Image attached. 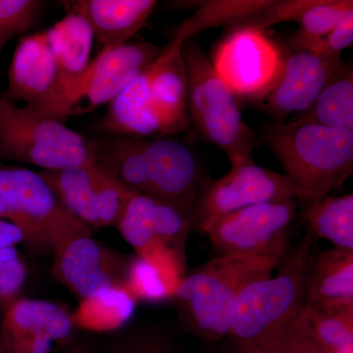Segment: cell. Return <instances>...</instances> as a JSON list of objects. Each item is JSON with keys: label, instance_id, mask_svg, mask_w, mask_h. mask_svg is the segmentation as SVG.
Listing matches in <instances>:
<instances>
[{"label": "cell", "instance_id": "6da1fadb", "mask_svg": "<svg viewBox=\"0 0 353 353\" xmlns=\"http://www.w3.org/2000/svg\"><path fill=\"white\" fill-rule=\"evenodd\" d=\"M314 236L306 232L274 277L254 281L232 304L227 338L233 353H275L306 304Z\"/></svg>", "mask_w": 353, "mask_h": 353}, {"label": "cell", "instance_id": "7a4b0ae2", "mask_svg": "<svg viewBox=\"0 0 353 353\" xmlns=\"http://www.w3.org/2000/svg\"><path fill=\"white\" fill-rule=\"evenodd\" d=\"M263 139L299 190L303 208L329 196L352 176V131L287 121L267 125Z\"/></svg>", "mask_w": 353, "mask_h": 353}, {"label": "cell", "instance_id": "3957f363", "mask_svg": "<svg viewBox=\"0 0 353 353\" xmlns=\"http://www.w3.org/2000/svg\"><path fill=\"white\" fill-rule=\"evenodd\" d=\"M285 253L220 255L190 272L173 296L188 329L208 343L227 338L230 310L239 292L271 276Z\"/></svg>", "mask_w": 353, "mask_h": 353}, {"label": "cell", "instance_id": "277c9868", "mask_svg": "<svg viewBox=\"0 0 353 353\" xmlns=\"http://www.w3.org/2000/svg\"><path fill=\"white\" fill-rule=\"evenodd\" d=\"M182 55L188 77L190 124L226 153L231 164L254 160L252 153L259 138L241 117L236 95L216 73L196 41H183Z\"/></svg>", "mask_w": 353, "mask_h": 353}, {"label": "cell", "instance_id": "5b68a950", "mask_svg": "<svg viewBox=\"0 0 353 353\" xmlns=\"http://www.w3.org/2000/svg\"><path fill=\"white\" fill-rule=\"evenodd\" d=\"M0 218L15 225L23 243L38 253L53 252L73 236H92L43 175L24 167L0 164Z\"/></svg>", "mask_w": 353, "mask_h": 353}, {"label": "cell", "instance_id": "8992f818", "mask_svg": "<svg viewBox=\"0 0 353 353\" xmlns=\"http://www.w3.org/2000/svg\"><path fill=\"white\" fill-rule=\"evenodd\" d=\"M0 159L57 171L95 160L94 143L61 121L0 95Z\"/></svg>", "mask_w": 353, "mask_h": 353}, {"label": "cell", "instance_id": "52a82bcc", "mask_svg": "<svg viewBox=\"0 0 353 353\" xmlns=\"http://www.w3.org/2000/svg\"><path fill=\"white\" fill-rule=\"evenodd\" d=\"M162 50L148 41L103 48L82 73L60 78L50 99L32 109L61 122L92 112L115 99Z\"/></svg>", "mask_w": 353, "mask_h": 353}, {"label": "cell", "instance_id": "ba28073f", "mask_svg": "<svg viewBox=\"0 0 353 353\" xmlns=\"http://www.w3.org/2000/svg\"><path fill=\"white\" fill-rule=\"evenodd\" d=\"M210 61L236 99L259 104L278 85L285 57L265 30L243 24L218 43Z\"/></svg>", "mask_w": 353, "mask_h": 353}, {"label": "cell", "instance_id": "9c48e42d", "mask_svg": "<svg viewBox=\"0 0 353 353\" xmlns=\"http://www.w3.org/2000/svg\"><path fill=\"white\" fill-rule=\"evenodd\" d=\"M299 192L285 174L259 166L254 160L231 164L226 175L205 180L190 210V222L208 234L216 223L231 213L263 202L296 199Z\"/></svg>", "mask_w": 353, "mask_h": 353}, {"label": "cell", "instance_id": "30bf717a", "mask_svg": "<svg viewBox=\"0 0 353 353\" xmlns=\"http://www.w3.org/2000/svg\"><path fill=\"white\" fill-rule=\"evenodd\" d=\"M41 174L65 208L90 230L115 226L128 199L134 194L97 160Z\"/></svg>", "mask_w": 353, "mask_h": 353}, {"label": "cell", "instance_id": "8fae6325", "mask_svg": "<svg viewBox=\"0 0 353 353\" xmlns=\"http://www.w3.org/2000/svg\"><path fill=\"white\" fill-rule=\"evenodd\" d=\"M296 199L248 206L223 218L208 236L221 255H257L287 250L288 228L294 219Z\"/></svg>", "mask_w": 353, "mask_h": 353}, {"label": "cell", "instance_id": "7c38bea8", "mask_svg": "<svg viewBox=\"0 0 353 353\" xmlns=\"http://www.w3.org/2000/svg\"><path fill=\"white\" fill-rule=\"evenodd\" d=\"M53 255L55 277L83 299L124 288L130 260L113 254L92 236H73L58 246Z\"/></svg>", "mask_w": 353, "mask_h": 353}, {"label": "cell", "instance_id": "4fadbf2b", "mask_svg": "<svg viewBox=\"0 0 353 353\" xmlns=\"http://www.w3.org/2000/svg\"><path fill=\"white\" fill-rule=\"evenodd\" d=\"M115 226L138 255L162 246L182 257L192 227L187 209L136 192L128 199Z\"/></svg>", "mask_w": 353, "mask_h": 353}, {"label": "cell", "instance_id": "5bb4252c", "mask_svg": "<svg viewBox=\"0 0 353 353\" xmlns=\"http://www.w3.org/2000/svg\"><path fill=\"white\" fill-rule=\"evenodd\" d=\"M146 194L192 210L204 181L199 160L189 146L176 139H143Z\"/></svg>", "mask_w": 353, "mask_h": 353}, {"label": "cell", "instance_id": "9a60e30c", "mask_svg": "<svg viewBox=\"0 0 353 353\" xmlns=\"http://www.w3.org/2000/svg\"><path fill=\"white\" fill-rule=\"evenodd\" d=\"M343 64L341 58L324 57L309 50H292L285 57L278 85L259 105L271 116L273 123L287 122L290 116L312 105Z\"/></svg>", "mask_w": 353, "mask_h": 353}, {"label": "cell", "instance_id": "2e32d148", "mask_svg": "<svg viewBox=\"0 0 353 353\" xmlns=\"http://www.w3.org/2000/svg\"><path fill=\"white\" fill-rule=\"evenodd\" d=\"M74 329L73 317L61 306L41 299L9 304L0 322V339L8 353H50Z\"/></svg>", "mask_w": 353, "mask_h": 353}, {"label": "cell", "instance_id": "e0dca14e", "mask_svg": "<svg viewBox=\"0 0 353 353\" xmlns=\"http://www.w3.org/2000/svg\"><path fill=\"white\" fill-rule=\"evenodd\" d=\"M60 76L46 32L23 37L14 51L6 94L14 101L38 108L54 92Z\"/></svg>", "mask_w": 353, "mask_h": 353}, {"label": "cell", "instance_id": "ac0fdd59", "mask_svg": "<svg viewBox=\"0 0 353 353\" xmlns=\"http://www.w3.org/2000/svg\"><path fill=\"white\" fill-rule=\"evenodd\" d=\"M185 41L176 34L152 63L150 103L163 121L165 136L185 132L190 127L188 77L182 55Z\"/></svg>", "mask_w": 353, "mask_h": 353}, {"label": "cell", "instance_id": "d6986e66", "mask_svg": "<svg viewBox=\"0 0 353 353\" xmlns=\"http://www.w3.org/2000/svg\"><path fill=\"white\" fill-rule=\"evenodd\" d=\"M70 6L85 15L94 37L103 48H118L145 25L152 16L155 0H79Z\"/></svg>", "mask_w": 353, "mask_h": 353}, {"label": "cell", "instance_id": "ffe728a7", "mask_svg": "<svg viewBox=\"0 0 353 353\" xmlns=\"http://www.w3.org/2000/svg\"><path fill=\"white\" fill-rule=\"evenodd\" d=\"M353 303V252L334 248L313 256L306 283V304Z\"/></svg>", "mask_w": 353, "mask_h": 353}, {"label": "cell", "instance_id": "44dd1931", "mask_svg": "<svg viewBox=\"0 0 353 353\" xmlns=\"http://www.w3.org/2000/svg\"><path fill=\"white\" fill-rule=\"evenodd\" d=\"M46 34L59 66L60 78L78 75L87 68L94 34L83 13L70 6L66 16Z\"/></svg>", "mask_w": 353, "mask_h": 353}, {"label": "cell", "instance_id": "7402d4cb", "mask_svg": "<svg viewBox=\"0 0 353 353\" xmlns=\"http://www.w3.org/2000/svg\"><path fill=\"white\" fill-rule=\"evenodd\" d=\"M299 327L330 353H353V303L305 304Z\"/></svg>", "mask_w": 353, "mask_h": 353}, {"label": "cell", "instance_id": "603a6c76", "mask_svg": "<svg viewBox=\"0 0 353 353\" xmlns=\"http://www.w3.org/2000/svg\"><path fill=\"white\" fill-rule=\"evenodd\" d=\"M290 121L353 132L352 67L343 62L339 73L320 92L312 105Z\"/></svg>", "mask_w": 353, "mask_h": 353}, {"label": "cell", "instance_id": "cb8c5ba5", "mask_svg": "<svg viewBox=\"0 0 353 353\" xmlns=\"http://www.w3.org/2000/svg\"><path fill=\"white\" fill-rule=\"evenodd\" d=\"M303 218L313 236L331 241L334 248L353 252V194L327 196L303 206Z\"/></svg>", "mask_w": 353, "mask_h": 353}, {"label": "cell", "instance_id": "d4e9b609", "mask_svg": "<svg viewBox=\"0 0 353 353\" xmlns=\"http://www.w3.org/2000/svg\"><path fill=\"white\" fill-rule=\"evenodd\" d=\"M192 17L185 20L176 34L185 39L197 32L222 26L245 24L272 3V0H214L201 1Z\"/></svg>", "mask_w": 353, "mask_h": 353}, {"label": "cell", "instance_id": "484cf974", "mask_svg": "<svg viewBox=\"0 0 353 353\" xmlns=\"http://www.w3.org/2000/svg\"><path fill=\"white\" fill-rule=\"evenodd\" d=\"M353 13L352 0H316L296 22L299 31L290 39L292 50H314L348 14Z\"/></svg>", "mask_w": 353, "mask_h": 353}, {"label": "cell", "instance_id": "4316f807", "mask_svg": "<svg viewBox=\"0 0 353 353\" xmlns=\"http://www.w3.org/2000/svg\"><path fill=\"white\" fill-rule=\"evenodd\" d=\"M134 311L131 294L124 288H114L101 296L83 299L73 321L88 328H117L131 318Z\"/></svg>", "mask_w": 353, "mask_h": 353}, {"label": "cell", "instance_id": "83f0119b", "mask_svg": "<svg viewBox=\"0 0 353 353\" xmlns=\"http://www.w3.org/2000/svg\"><path fill=\"white\" fill-rule=\"evenodd\" d=\"M43 6L39 0H0V34L9 41L29 31Z\"/></svg>", "mask_w": 353, "mask_h": 353}, {"label": "cell", "instance_id": "f1b7e54d", "mask_svg": "<svg viewBox=\"0 0 353 353\" xmlns=\"http://www.w3.org/2000/svg\"><path fill=\"white\" fill-rule=\"evenodd\" d=\"M316 0H272L270 6L245 24L266 30L279 23L294 21L315 3ZM243 25V24H241Z\"/></svg>", "mask_w": 353, "mask_h": 353}, {"label": "cell", "instance_id": "f546056e", "mask_svg": "<svg viewBox=\"0 0 353 353\" xmlns=\"http://www.w3.org/2000/svg\"><path fill=\"white\" fill-rule=\"evenodd\" d=\"M352 43L353 13H350L312 51L327 57L341 58V52L348 46H352Z\"/></svg>", "mask_w": 353, "mask_h": 353}, {"label": "cell", "instance_id": "4dcf8cb0", "mask_svg": "<svg viewBox=\"0 0 353 353\" xmlns=\"http://www.w3.org/2000/svg\"><path fill=\"white\" fill-rule=\"evenodd\" d=\"M106 353H175L168 343L159 336H128L116 341Z\"/></svg>", "mask_w": 353, "mask_h": 353}, {"label": "cell", "instance_id": "1f68e13d", "mask_svg": "<svg viewBox=\"0 0 353 353\" xmlns=\"http://www.w3.org/2000/svg\"><path fill=\"white\" fill-rule=\"evenodd\" d=\"M26 279L27 268L21 257L0 264V301L13 299L22 289Z\"/></svg>", "mask_w": 353, "mask_h": 353}, {"label": "cell", "instance_id": "d6a6232c", "mask_svg": "<svg viewBox=\"0 0 353 353\" xmlns=\"http://www.w3.org/2000/svg\"><path fill=\"white\" fill-rule=\"evenodd\" d=\"M275 353H330L320 347L294 321Z\"/></svg>", "mask_w": 353, "mask_h": 353}, {"label": "cell", "instance_id": "836d02e7", "mask_svg": "<svg viewBox=\"0 0 353 353\" xmlns=\"http://www.w3.org/2000/svg\"><path fill=\"white\" fill-rule=\"evenodd\" d=\"M24 236L22 232L15 225L3 218H0V250L14 248L18 243H23Z\"/></svg>", "mask_w": 353, "mask_h": 353}, {"label": "cell", "instance_id": "e575fe53", "mask_svg": "<svg viewBox=\"0 0 353 353\" xmlns=\"http://www.w3.org/2000/svg\"><path fill=\"white\" fill-rule=\"evenodd\" d=\"M64 353H94L88 347V345H85V343H77V345H74L73 347L69 348L68 350H66Z\"/></svg>", "mask_w": 353, "mask_h": 353}, {"label": "cell", "instance_id": "d590c367", "mask_svg": "<svg viewBox=\"0 0 353 353\" xmlns=\"http://www.w3.org/2000/svg\"><path fill=\"white\" fill-rule=\"evenodd\" d=\"M7 39L0 34V54H1L2 48H3L4 44L6 43Z\"/></svg>", "mask_w": 353, "mask_h": 353}, {"label": "cell", "instance_id": "8d00e7d4", "mask_svg": "<svg viewBox=\"0 0 353 353\" xmlns=\"http://www.w3.org/2000/svg\"><path fill=\"white\" fill-rule=\"evenodd\" d=\"M0 353H8L6 347H4L3 343H2L1 339H0Z\"/></svg>", "mask_w": 353, "mask_h": 353}, {"label": "cell", "instance_id": "74e56055", "mask_svg": "<svg viewBox=\"0 0 353 353\" xmlns=\"http://www.w3.org/2000/svg\"><path fill=\"white\" fill-rule=\"evenodd\" d=\"M1 318H2V317H0V322H1Z\"/></svg>", "mask_w": 353, "mask_h": 353}]
</instances>
